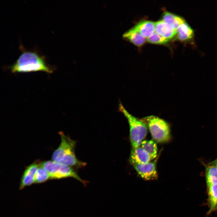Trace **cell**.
<instances>
[{"mask_svg": "<svg viewBox=\"0 0 217 217\" xmlns=\"http://www.w3.org/2000/svg\"><path fill=\"white\" fill-rule=\"evenodd\" d=\"M132 164L138 174L144 180H151L157 178L158 175L154 162H150L146 163Z\"/></svg>", "mask_w": 217, "mask_h": 217, "instance_id": "6", "label": "cell"}, {"mask_svg": "<svg viewBox=\"0 0 217 217\" xmlns=\"http://www.w3.org/2000/svg\"><path fill=\"white\" fill-rule=\"evenodd\" d=\"M123 37L127 39L134 45L140 46L145 42L146 38L142 36L138 31L133 28L125 32Z\"/></svg>", "mask_w": 217, "mask_h": 217, "instance_id": "11", "label": "cell"}, {"mask_svg": "<svg viewBox=\"0 0 217 217\" xmlns=\"http://www.w3.org/2000/svg\"><path fill=\"white\" fill-rule=\"evenodd\" d=\"M133 28L143 37L147 38L155 32V22L144 20L138 23Z\"/></svg>", "mask_w": 217, "mask_h": 217, "instance_id": "10", "label": "cell"}, {"mask_svg": "<svg viewBox=\"0 0 217 217\" xmlns=\"http://www.w3.org/2000/svg\"><path fill=\"white\" fill-rule=\"evenodd\" d=\"M217 168V159L216 160L213 164Z\"/></svg>", "mask_w": 217, "mask_h": 217, "instance_id": "19", "label": "cell"}, {"mask_svg": "<svg viewBox=\"0 0 217 217\" xmlns=\"http://www.w3.org/2000/svg\"><path fill=\"white\" fill-rule=\"evenodd\" d=\"M147 40L148 42L151 43L162 44L167 43L169 41V39L155 32L152 35L147 38Z\"/></svg>", "mask_w": 217, "mask_h": 217, "instance_id": "18", "label": "cell"}, {"mask_svg": "<svg viewBox=\"0 0 217 217\" xmlns=\"http://www.w3.org/2000/svg\"><path fill=\"white\" fill-rule=\"evenodd\" d=\"M61 141L52 156V161L71 167L81 168L86 163L79 160L75 154L76 142L65 135L63 132L59 133Z\"/></svg>", "mask_w": 217, "mask_h": 217, "instance_id": "2", "label": "cell"}, {"mask_svg": "<svg viewBox=\"0 0 217 217\" xmlns=\"http://www.w3.org/2000/svg\"><path fill=\"white\" fill-rule=\"evenodd\" d=\"M208 187L210 207L208 212L210 213L215 209L217 206V184L211 185Z\"/></svg>", "mask_w": 217, "mask_h": 217, "instance_id": "15", "label": "cell"}, {"mask_svg": "<svg viewBox=\"0 0 217 217\" xmlns=\"http://www.w3.org/2000/svg\"><path fill=\"white\" fill-rule=\"evenodd\" d=\"M41 165L48 172L50 179H59L71 177L86 186L87 181L82 179L72 167L49 160L41 162Z\"/></svg>", "mask_w": 217, "mask_h": 217, "instance_id": "5", "label": "cell"}, {"mask_svg": "<svg viewBox=\"0 0 217 217\" xmlns=\"http://www.w3.org/2000/svg\"><path fill=\"white\" fill-rule=\"evenodd\" d=\"M141 147L150 156L151 159L157 156V148L156 143L152 140H145L142 141Z\"/></svg>", "mask_w": 217, "mask_h": 217, "instance_id": "16", "label": "cell"}, {"mask_svg": "<svg viewBox=\"0 0 217 217\" xmlns=\"http://www.w3.org/2000/svg\"><path fill=\"white\" fill-rule=\"evenodd\" d=\"M193 31L191 27L185 22L180 25L176 29V35L181 41H185L192 38Z\"/></svg>", "mask_w": 217, "mask_h": 217, "instance_id": "12", "label": "cell"}, {"mask_svg": "<svg viewBox=\"0 0 217 217\" xmlns=\"http://www.w3.org/2000/svg\"><path fill=\"white\" fill-rule=\"evenodd\" d=\"M152 160L149 154L141 147L132 149L130 157L131 164H144L149 162Z\"/></svg>", "mask_w": 217, "mask_h": 217, "instance_id": "9", "label": "cell"}, {"mask_svg": "<svg viewBox=\"0 0 217 217\" xmlns=\"http://www.w3.org/2000/svg\"><path fill=\"white\" fill-rule=\"evenodd\" d=\"M148 127L153 138L159 143L168 141L170 138V129L168 123L154 115L147 116L142 119Z\"/></svg>", "mask_w": 217, "mask_h": 217, "instance_id": "4", "label": "cell"}, {"mask_svg": "<svg viewBox=\"0 0 217 217\" xmlns=\"http://www.w3.org/2000/svg\"><path fill=\"white\" fill-rule=\"evenodd\" d=\"M162 20L176 30L180 25L185 23L182 17L167 11L164 12Z\"/></svg>", "mask_w": 217, "mask_h": 217, "instance_id": "13", "label": "cell"}, {"mask_svg": "<svg viewBox=\"0 0 217 217\" xmlns=\"http://www.w3.org/2000/svg\"><path fill=\"white\" fill-rule=\"evenodd\" d=\"M206 178L208 187L217 184V168L213 164L206 166Z\"/></svg>", "mask_w": 217, "mask_h": 217, "instance_id": "14", "label": "cell"}, {"mask_svg": "<svg viewBox=\"0 0 217 217\" xmlns=\"http://www.w3.org/2000/svg\"><path fill=\"white\" fill-rule=\"evenodd\" d=\"M40 162L39 166L36 173L35 183H41L45 182L50 179L49 175L47 171L41 165Z\"/></svg>", "mask_w": 217, "mask_h": 217, "instance_id": "17", "label": "cell"}, {"mask_svg": "<svg viewBox=\"0 0 217 217\" xmlns=\"http://www.w3.org/2000/svg\"><path fill=\"white\" fill-rule=\"evenodd\" d=\"M13 73H27L42 71L48 73L53 72L43 56L33 51H24L11 67Z\"/></svg>", "mask_w": 217, "mask_h": 217, "instance_id": "1", "label": "cell"}, {"mask_svg": "<svg viewBox=\"0 0 217 217\" xmlns=\"http://www.w3.org/2000/svg\"><path fill=\"white\" fill-rule=\"evenodd\" d=\"M217 209V206H216V208L215 209Z\"/></svg>", "mask_w": 217, "mask_h": 217, "instance_id": "20", "label": "cell"}, {"mask_svg": "<svg viewBox=\"0 0 217 217\" xmlns=\"http://www.w3.org/2000/svg\"><path fill=\"white\" fill-rule=\"evenodd\" d=\"M119 110L123 114L128 122L132 149L140 146L147 134L146 125L142 120L139 119L127 112L120 102L119 104Z\"/></svg>", "mask_w": 217, "mask_h": 217, "instance_id": "3", "label": "cell"}, {"mask_svg": "<svg viewBox=\"0 0 217 217\" xmlns=\"http://www.w3.org/2000/svg\"><path fill=\"white\" fill-rule=\"evenodd\" d=\"M155 32L169 39L176 35V30L162 20L155 22Z\"/></svg>", "mask_w": 217, "mask_h": 217, "instance_id": "8", "label": "cell"}, {"mask_svg": "<svg viewBox=\"0 0 217 217\" xmlns=\"http://www.w3.org/2000/svg\"><path fill=\"white\" fill-rule=\"evenodd\" d=\"M40 162L39 161H36L26 167L21 179L20 189H22L34 183L35 175Z\"/></svg>", "mask_w": 217, "mask_h": 217, "instance_id": "7", "label": "cell"}]
</instances>
